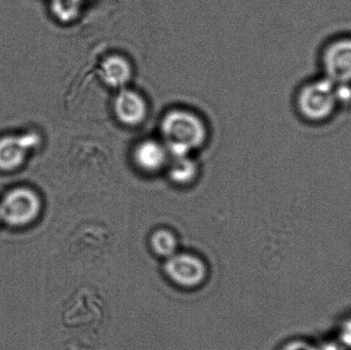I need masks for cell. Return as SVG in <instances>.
I'll return each instance as SVG.
<instances>
[{
	"label": "cell",
	"instance_id": "cell-15",
	"mask_svg": "<svg viewBox=\"0 0 351 350\" xmlns=\"http://www.w3.org/2000/svg\"><path fill=\"white\" fill-rule=\"evenodd\" d=\"M315 350H341V349H340L339 347H337V345H332V343H330V345H322L321 347H319V349H315Z\"/></svg>",
	"mask_w": 351,
	"mask_h": 350
},
{
	"label": "cell",
	"instance_id": "cell-2",
	"mask_svg": "<svg viewBox=\"0 0 351 350\" xmlns=\"http://www.w3.org/2000/svg\"><path fill=\"white\" fill-rule=\"evenodd\" d=\"M160 133L171 158L188 156L192 150L202 147L208 138L204 121L186 109L167 112L160 123Z\"/></svg>",
	"mask_w": 351,
	"mask_h": 350
},
{
	"label": "cell",
	"instance_id": "cell-6",
	"mask_svg": "<svg viewBox=\"0 0 351 350\" xmlns=\"http://www.w3.org/2000/svg\"><path fill=\"white\" fill-rule=\"evenodd\" d=\"M39 144V137L34 133L0 138V170L14 171L22 166L29 150Z\"/></svg>",
	"mask_w": 351,
	"mask_h": 350
},
{
	"label": "cell",
	"instance_id": "cell-1",
	"mask_svg": "<svg viewBox=\"0 0 351 350\" xmlns=\"http://www.w3.org/2000/svg\"><path fill=\"white\" fill-rule=\"evenodd\" d=\"M293 108L305 125L321 127L331 123L341 112L336 84L321 74L302 80L293 95Z\"/></svg>",
	"mask_w": 351,
	"mask_h": 350
},
{
	"label": "cell",
	"instance_id": "cell-4",
	"mask_svg": "<svg viewBox=\"0 0 351 350\" xmlns=\"http://www.w3.org/2000/svg\"><path fill=\"white\" fill-rule=\"evenodd\" d=\"M165 271L173 283L187 289L198 287L206 279V266L204 261L187 253H176L168 258Z\"/></svg>",
	"mask_w": 351,
	"mask_h": 350
},
{
	"label": "cell",
	"instance_id": "cell-3",
	"mask_svg": "<svg viewBox=\"0 0 351 350\" xmlns=\"http://www.w3.org/2000/svg\"><path fill=\"white\" fill-rule=\"evenodd\" d=\"M319 74L337 86H351V32L332 35L317 51Z\"/></svg>",
	"mask_w": 351,
	"mask_h": 350
},
{
	"label": "cell",
	"instance_id": "cell-13",
	"mask_svg": "<svg viewBox=\"0 0 351 350\" xmlns=\"http://www.w3.org/2000/svg\"><path fill=\"white\" fill-rule=\"evenodd\" d=\"M340 339L346 347H351V318L346 321L340 330Z\"/></svg>",
	"mask_w": 351,
	"mask_h": 350
},
{
	"label": "cell",
	"instance_id": "cell-9",
	"mask_svg": "<svg viewBox=\"0 0 351 350\" xmlns=\"http://www.w3.org/2000/svg\"><path fill=\"white\" fill-rule=\"evenodd\" d=\"M100 75L107 86L121 88L131 80L133 69L131 63L123 55H112L101 64Z\"/></svg>",
	"mask_w": 351,
	"mask_h": 350
},
{
	"label": "cell",
	"instance_id": "cell-12",
	"mask_svg": "<svg viewBox=\"0 0 351 350\" xmlns=\"http://www.w3.org/2000/svg\"><path fill=\"white\" fill-rule=\"evenodd\" d=\"M80 3L74 0H53V8L58 18L69 21L77 12Z\"/></svg>",
	"mask_w": 351,
	"mask_h": 350
},
{
	"label": "cell",
	"instance_id": "cell-8",
	"mask_svg": "<svg viewBox=\"0 0 351 350\" xmlns=\"http://www.w3.org/2000/svg\"><path fill=\"white\" fill-rule=\"evenodd\" d=\"M170 158L165 144L156 140H144L134 149V162L142 172L147 174H154L166 168Z\"/></svg>",
	"mask_w": 351,
	"mask_h": 350
},
{
	"label": "cell",
	"instance_id": "cell-14",
	"mask_svg": "<svg viewBox=\"0 0 351 350\" xmlns=\"http://www.w3.org/2000/svg\"><path fill=\"white\" fill-rule=\"evenodd\" d=\"M282 350H315V349L304 341H293L282 347Z\"/></svg>",
	"mask_w": 351,
	"mask_h": 350
},
{
	"label": "cell",
	"instance_id": "cell-11",
	"mask_svg": "<svg viewBox=\"0 0 351 350\" xmlns=\"http://www.w3.org/2000/svg\"><path fill=\"white\" fill-rule=\"evenodd\" d=\"M152 250L158 256L170 258L177 253L178 240L173 232L166 229L158 230L152 238Z\"/></svg>",
	"mask_w": 351,
	"mask_h": 350
},
{
	"label": "cell",
	"instance_id": "cell-7",
	"mask_svg": "<svg viewBox=\"0 0 351 350\" xmlns=\"http://www.w3.org/2000/svg\"><path fill=\"white\" fill-rule=\"evenodd\" d=\"M113 108L117 119L127 127H137L147 116V103L135 90H121L115 98Z\"/></svg>",
	"mask_w": 351,
	"mask_h": 350
},
{
	"label": "cell",
	"instance_id": "cell-5",
	"mask_svg": "<svg viewBox=\"0 0 351 350\" xmlns=\"http://www.w3.org/2000/svg\"><path fill=\"white\" fill-rule=\"evenodd\" d=\"M40 210V201L34 191L16 188L4 197L0 214L10 223H26L36 217Z\"/></svg>",
	"mask_w": 351,
	"mask_h": 350
},
{
	"label": "cell",
	"instance_id": "cell-10",
	"mask_svg": "<svg viewBox=\"0 0 351 350\" xmlns=\"http://www.w3.org/2000/svg\"><path fill=\"white\" fill-rule=\"evenodd\" d=\"M169 177L177 185H187L195 179L197 174L195 162L188 156L173 158L169 162Z\"/></svg>",
	"mask_w": 351,
	"mask_h": 350
}]
</instances>
